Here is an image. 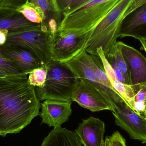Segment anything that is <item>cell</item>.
<instances>
[{
  "label": "cell",
  "mask_w": 146,
  "mask_h": 146,
  "mask_svg": "<svg viewBox=\"0 0 146 146\" xmlns=\"http://www.w3.org/2000/svg\"><path fill=\"white\" fill-rule=\"evenodd\" d=\"M40 109L27 76L0 77V136L19 133L39 115Z\"/></svg>",
  "instance_id": "cell-1"
},
{
  "label": "cell",
  "mask_w": 146,
  "mask_h": 146,
  "mask_svg": "<svg viewBox=\"0 0 146 146\" xmlns=\"http://www.w3.org/2000/svg\"><path fill=\"white\" fill-rule=\"evenodd\" d=\"M146 0H119L99 24L88 33L90 36L86 51L98 56L97 50L102 47L107 57L112 53L120 37L121 24L123 19Z\"/></svg>",
  "instance_id": "cell-2"
},
{
  "label": "cell",
  "mask_w": 146,
  "mask_h": 146,
  "mask_svg": "<svg viewBox=\"0 0 146 146\" xmlns=\"http://www.w3.org/2000/svg\"><path fill=\"white\" fill-rule=\"evenodd\" d=\"M119 0H87L72 9L63 12L58 25L60 36H83L94 29Z\"/></svg>",
  "instance_id": "cell-3"
},
{
  "label": "cell",
  "mask_w": 146,
  "mask_h": 146,
  "mask_svg": "<svg viewBox=\"0 0 146 146\" xmlns=\"http://www.w3.org/2000/svg\"><path fill=\"white\" fill-rule=\"evenodd\" d=\"M45 66L47 76L44 86L35 87L39 100L72 102L73 93L79 79L62 62L51 60Z\"/></svg>",
  "instance_id": "cell-4"
},
{
  "label": "cell",
  "mask_w": 146,
  "mask_h": 146,
  "mask_svg": "<svg viewBox=\"0 0 146 146\" xmlns=\"http://www.w3.org/2000/svg\"><path fill=\"white\" fill-rule=\"evenodd\" d=\"M56 35L52 34L44 24H38L33 27L10 31L6 43L29 50L46 65L51 60L50 50Z\"/></svg>",
  "instance_id": "cell-5"
},
{
  "label": "cell",
  "mask_w": 146,
  "mask_h": 146,
  "mask_svg": "<svg viewBox=\"0 0 146 146\" xmlns=\"http://www.w3.org/2000/svg\"><path fill=\"white\" fill-rule=\"evenodd\" d=\"M93 61V56L84 49L74 58L63 63L79 80L87 82L98 90L106 100L112 112H115L118 107L127 103L117 91L107 88L100 83L92 68Z\"/></svg>",
  "instance_id": "cell-6"
},
{
  "label": "cell",
  "mask_w": 146,
  "mask_h": 146,
  "mask_svg": "<svg viewBox=\"0 0 146 146\" xmlns=\"http://www.w3.org/2000/svg\"><path fill=\"white\" fill-rule=\"evenodd\" d=\"M90 36L88 33L77 36L73 33L55 36L50 50L51 60L65 63L80 54L88 45Z\"/></svg>",
  "instance_id": "cell-7"
},
{
  "label": "cell",
  "mask_w": 146,
  "mask_h": 146,
  "mask_svg": "<svg viewBox=\"0 0 146 146\" xmlns=\"http://www.w3.org/2000/svg\"><path fill=\"white\" fill-rule=\"evenodd\" d=\"M117 126L127 132L133 139L146 143V117L124 104L112 112Z\"/></svg>",
  "instance_id": "cell-8"
},
{
  "label": "cell",
  "mask_w": 146,
  "mask_h": 146,
  "mask_svg": "<svg viewBox=\"0 0 146 146\" xmlns=\"http://www.w3.org/2000/svg\"><path fill=\"white\" fill-rule=\"evenodd\" d=\"M128 70L129 83L135 92L146 84V59L138 50L121 42H117Z\"/></svg>",
  "instance_id": "cell-9"
},
{
  "label": "cell",
  "mask_w": 146,
  "mask_h": 146,
  "mask_svg": "<svg viewBox=\"0 0 146 146\" xmlns=\"http://www.w3.org/2000/svg\"><path fill=\"white\" fill-rule=\"evenodd\" d=\"M72 100L92 112L112 111L104 96L87 82L79 80L72 96Z\"/></svg>",
  "instance_id": "cell-10"
},
{
  "label": "cell",
  "mask_w": 146,
  "mask_h": 146,
  "mask_svg": "<svg viewBox=\"0 0 146 146\" xmlns=\"http://www.w3.org/2000/svg\"><path fill=\"white\" fill-rule=\"evenodd\" d=\"M0 53L27 75L36 68L45 66L34 53L19 45L8 43L1 45Z\"/></svg>",
  "instance_id": "cell-11"
},
{
  "label": "cell",
  "mask_w": 146,
  "mask_h": 146,
  "mask_svg": "<svg viewBox=\"0 0 146 146\" xmlns=\"http://www.w3.org/2000/svg\"><path fill=\"white\" fill-rule=\"evenodd\" d=\"M72 102L56 100H44L41 103L39 115L41 124H46L54 128L60 127L68 121L72 113Z\"/></svg>",
  "instance_id": "cell-12"
},
{
  "label": "cell",
  "mask_w": 146,
  "mask_h": 146,
  "mask_svg": "<svg viewBox=\"0 0 146 146\" xmlns=\"http://www.w3.org/2000/svg\"><path fill=\"white\" fill-rule=\"evenodd\" d=\"M120 37H131L146 41V1L123 19L120 28Z\"/></svg>",
  "instance_id": "cell-13"
},
{
  "label": "cell",
  "mask_w": 146,
  "mask_h": 146,
  "mask_svg": "<svg viewBox=\"0 0 146 146\" xmlns=\"http://www.w3.org/2000/svg\"><path fill=\"white\" fill-rule=\"evenodd\" d=\"M75 132L83 146H104L105 124L99 118L83 119Z\"/></svg>",
  "instance_id": "cell-14"
},
{
  "label": "cell",
  "mask_w": 146,
  "mask_h": 146,
  "mask_svg": "<svg viewBox=\"0 0 146 146\" xmlns=\"http://www.w3.org/2000/svg\"><path fill=\"white\" fill-rule=\"evenodd\" d=\"M38 25L27 20L16 9L0 7V30L10 31L33 27Z\"/></svg>",
  "instance_id": "cell-15"
},
{
  "label": "cell",
  "mask_w": 146,
  "mask_h": 146,
  "mask_svg": "<svg viewBox=\"0 0 146 146\" xmlns=\"http://www.w3.org/2000/svg\"><path fill=\"white\" fill-rule=\"evenodd\" d=\"M41 146H83L75 132L60 127L50 131Z\"/></svg>",
  "instance_id": "cell-16"
},
{
  "label": "cell",
  "mask_w": 146,
  "mask_h": 146,
  "mask_svg": "<svg viewBox=\"0 0 146 146\" xmlns=\"http://www.w3.org/2000/svg\"><path fill=\"white\" fill-rule=\"evenodd\" d=\"M16 9L27 20L35 24H44L47 19L40 8L30 2L28 0Z\"/></svg>",
  "instance_id": "cell-17"
},
{
  "label": "cell",
  "mask_w": 146,
  "mask_h": 146,
  "mask_svg": "<svg viewBox=\"0 0 146 146\" xmlns=\"http://www.w3.org/2000/svg\"><path fill=\"white\" fill-rule=\"evenodd\" d=\"M113 87L121 96L129 106L133 110L135 91L130 85L122 83L117 80L111 81Z\"/></svg>",
  "instance_id": "cell-18"
},
{
  "label": "cell",
  "mask_w": 146,
  "mask_h": 146,
  "mask_svg": "<svg viewBox=\"0 0 146 146\" xmlns=\"http://www.w3.org/2000/svg\"><path fill=\"white\" fill-rule=\"evenodd\" d=\"M28 75V80L31 85L35 87H42L47 78L46 66L36 68Z\"/></svg>",
  "instance_id": "cell-19"
},
{
  "label": "cell",
  "mask_w": 146,
  "mask_h": 146,
  "mask_svg": "<svg viewBox=\"0 0 146 146\" xmlns=\"http://www.w3.org/2000/svg\"><path fill=\"white\" fill-rule=\"evenodd\" d=\"M0 70L9 76H27L25 73L11 61L0 53Z\"/></svg>",
  "instance_id": "cell-20"
},
{
  "label": "cell",
  "mask_w": 146,
  "mask_h": 146,
  "mask_svg": "<svg viewBox=\"0 0 146 146\" xmlns=\"http://www.w3.org/2000/svg\"><path fill=\"white\" fill-rule=\"evenodd\" d=\"M133 110L140 114L145 115V108L146 105V84L141 86L135 92L134 98Z\"/></svg>",
  "instance_id": "cell-21"
},
{
  "label": "cell",
  "mask_w": 146,
  "mask_h": 146,
  "mask_svg": "<svg viewBox=\"0 0 146 146\" xmlns=\"http://www.w3.org/2000/svg\"><path fill=\"white\" fill-rule=\"evenodd\" d=\"M113 52L118 67L123 75L125 84L130 85L127 67L123 56L121 49L117 43L113 49Z\"/></svg>",
  "instance_id": "cell-22"
},
{
  "label": "cell",
  "mask_w": 146,
  "mask_h": 146,
  "mask_svg": "<svg viewBox=\"0 0 146 146\" xmlns=\"http://www.w3.org/2000/svg\"><path fill=\"white\" fill-rule=\"evenodd\" d=\"M97 53L102 63L103 69L105 72L106 73V74L108 76L110 81L117 80L115 72L107 59V57L104 54L102 47H99L97 49Z\"/></svg>",
  "instance_id": "cell-23"
},
{
  "label": "cell",
  "mask_w": 146,
  "mask_h": 146,
  "mask_svg": "<svg viewBox=\"0 0 146 146\" xmlns=\"http://www.w3.org/2000/svg\"><path fill=\"white\" fill-rule=\"evenodd\" d=\"M107 58L115 72L117 79L119 81L121 82L122 83L125 84L123 75L122 74L119 68L118 67L113 52H112V54L109 55L107 56Z\"/></svg>",
  "instance_id": "cell-24"
},
{
  "label": "cell",
  "mask_w": 146,
  "mask_h": 146,
  "mask_svg": "<svg viewBox=\"0 0 146 146\" xmlns=\"http://www.w3.org/2000/svg\"><path fill=\"white\" fill-rule=\"evenodd\" d=\"M109 137L112 146H127L126 140L118 131L114 132Z\"/></svg>",
  "instance_id": "cell-25"
},
{
  "label": "cell",
  "mask_w": 146,
  "mask_h": 146,
  "mask_svg": "<svg viewBox=\"0 0 146 146\" xmlns=\"http://www.w3.org/2000/svg\"><path fill=\"white\" fill-rule=\"evenodd\" d=\"M27 0H1L0 7L16 9L24 4Z\"/></svg>",
  "instance_id": "cell-26"
},
{
  "label": "cell",
  "mask_w": 146,
  "mask_h": 146,
  "mask_svg": "<svg viewBox=\"0 0 146 146\" xmlns=\"http://www.w3.org/2000/svg\"><path fill=\"white\" fill-rule=\"evenodd\" d=\"M75 0H56L58 7L60 11H68Z\"/></svg>",
  "instance_id": "cell-27"
},
{
  "label": "cell",
  "mask_w": 146,
  "mask_h": 146,
  "mask_svg": "<svg viewBox=\"0 0 146 146\" xmlns=\"http://www.w3.org/2000/svg\"><path fill=\"white\" fill-rule=\"evenodd\" d=\"M9 31L6 30H0V46L7 42Z\"/></svg>",
  "instance_id": "cell-28"
},
{
  "label": "cell",
  "mask_w": 146,
  "mask_h": 146,
  "mask_svg": "<svg viewBox=\"0 0 146 146\" xmlns=\"http://www.w3.org/2000/svg\"><path fill=\"white\" fill-rule=\"evenodd\" d=\"M87 0H75L73 3H72L71 5V7H70V8L68 9V10H70V9H72L76 7L77 6H79V5H80L82 3H83L85 2Z\"/></svg>",
  "instance_id": "cell-29"
},
{
  "label": "cell",
  "mask_w": 146,
  "mask_h": 146,
  "mask_svg": "<svg viewBox=\"0 0 146 146\" xmlns=\"http://www.w3.org/2000/svg\"><path fill=\"white\" fill-rule=\"evenodd\" d=\"M104 146H112L110 140L109 136H107L106 138Z\"/></svg>",
  "instance_id": "cell-30"
},
{
  "label": "cell",
  "mask_w": 146,
  "mask_h": 146,
  "mask_svg": "<svg viewBox=\"0 0 146 146\" xmlns=\"http://www.w3.org/2000/svg\"><path fill=\"white\" fill-rule=\"evenodd\" d=\"M139 41L142 44V47L144 48V50L145 51L146 54V41L143 40H139Z\"/></svg>",
  "instance_id": "cell-31"
},
{
  "label": "cell",
  "mask_w": 146,
  "mask_h": 146,
  "mask_svg": "<svg viewBox=\"0 0 146 146\" xmlns=\"http://www.w3.org/2000/svg\"><path fill=\"white\" fill-rule=\"evenodd\" d=\"M9 76L6 73L4 72H3V71L0 70V77H6V76Z\"/></svg>",
  "instance_id": "cell-32"
},
{
  "label": "cell",
  "mask_w": 146,
  "mask_h": 146,
  "mask_svg": "<svg viewBox=\"0 0 146 146\" xmlns=\"http://www.w3.org/2000/svg\"><path fill=\"white\" fill-rule=\"evenodd\" d=\"M145 115L146 117V105L145 106Z\"/></svg>",
  "instance_id": "cell-33"
},
{
  "label": "cell",
  "mask_w": 146,
  "mask_h": 146,
  "mask_svg": "<svg viewBox=\"0 0 146 146\" xmlns=\"http://www.w3.org/2000/svg\"><path fill=\"white\" fill-rule=\"evenodd\" d=\"M1 1V0H0V1Z\"/></svg>",
  "instance_id": "cell-34"
}]
</instances>
